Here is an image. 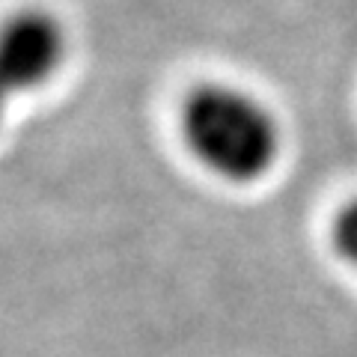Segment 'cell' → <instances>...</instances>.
Here are the masks:
<instances>
[{
  "mask_svg": "<svg viewBox=\"0 0 357 357\" xmlns=\"http://www.w3.org/2000/svg\"><path fill=\"white\" fill-rule=\"evenodd\" d=\"M182 137L223 182L250 185L280 158V126L259 98L227 84L194 89L182 105Z\"/></svg>",
  "mask_w": 357,
  "mask_h": 357,
  "instance_id": "6da1fadb",
  "label": "cell"
},
{
  "mask_svg": "<svg viewBox=\"0 0 357 357\" xmlns=\"http://www.w3.org/2000/svg\"><path fill=\"white\" fill-rule=\"evenodd\" d=\"M66 60V30L48 13H21L0 27V122L21 93L48 84Z\"/></svg>",
  "mask_w": 357,
  "mask_h": 357,
  "instance_id": "7a4b0ae2",
  "label": "cell"
},
{
  "mask_svg": "<svg viewBox=\"0 0 357 357\" xmlns=\"http://www.w3.org/2000/svg\"><path fill=\"white\" fill-rule=\"evenodd\" d=\"M331 238H333V248H337V253L342 259L351 268H357V199H351V203L337 215Z\"/></svg>",
  "mask_w": 357,
  "mask_h": 357,
  "instance_id": "3957f363",
  "label": "cell"
}]
</instances>
